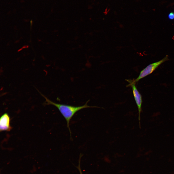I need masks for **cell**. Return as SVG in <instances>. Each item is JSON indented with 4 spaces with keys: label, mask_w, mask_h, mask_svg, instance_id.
I'll return each instance as SVG.
<instances>
[{
    "label": "cell",
    "mask_w": 174,
    "mask_h": 174,
    "mask_svg": "<svg viewBox=\"0 0 174 174\" xmlns=\"http://www.w3.org/2000/svg\"><path fill=\"white\" fill-rule=\"evenodd\" d=\"M41 94L45 99L46 104L53 105L57 107L65 119L67 123V126L69 130L71 136V132L70 127V123L71 119L75 114L82 109L91 108H98L96 106H90L88 105V101L85 104L82 106H75L55 103L49 100L43 94Z\"/></svg>",
    "instance_id": "1"
},
{
    "label": "cell",
    "mask_w": 174,
    "mask_h": 174,
    "mask_svg": "<svg viewBox=\"0 0 174 174\" xmlns=\"http://www.w3.org/2000/svg\"><path fill=\"white\" fill-rule=\"evenodd\" d=\"M168 59V56L167 55L164 58L157 62L150 64L142 70L138 77L135 79H127L128 82L136 84L140 80L152 73L158 67L165 62Z\"/></svg>",
    "instance_id": "2"
},
{
    "label": "cell",
    "mask_w": 174,
    "mask_h": 174,
    "mask_svg": "<svg viewBox=\"0 0 174 174\" xmlns=\"http://www.w3.org/2000/svg\"><path fill=\"white\" fill-rule=\"evenodd\" d=\"M128 83L129 84L127 85V87L130 86L131 87L134 98L138 107V119L139 127L140 128V114L142 111V96L136 87V84L130 82Z\"/></svg>",
    "instance_id": "3"
},
{
    "label": "cell",
    "mask_w": 174,
    "mask_h": 174,
    "mask_svg": "<svg viewBox=\"0 0 174 174\" xmlns=\"http://www.w3.org/2000/svg\"><path fill=\"white\" fill-rule=\"evenodd\" d=\"M12 128L10 125V117L7 113L3 115L0 119V130L9 131Z\"/></svg>",
    "instance_id": "4"
},
{
    "label": "cell",
    "mask_w": 174,
    "mask_h": 174,
    "mask_svg": "<svg viewBox=\"0 0 174 174\" xmlns=\"http://www.w3.org/2000/svg\"><path fill=\"white\" fill-rule=\"evenodd\" d=\"M168 18L170 19H174V13L173 12L170 13L168 15Z\"/></svg>",
    "instance_id": "5"
},
{
    "label": "cell",
    "mask_w": 174,
    "mask_h": 174,
    "mask_svg": "<svg viewBox=\"0 0 174 174\" xmlns=\"http://www.w3.org/2000/svg\"><path fill=\"white\" fill-rule=\"evenodd\" d=\"M81 156H80V159L79 160V165L77 167V168L79 170V171L80 173V174H83V173L81 171L80 167V159H81Z\"/></svg>",
    "instance_id": "6"
}]
</instances>
